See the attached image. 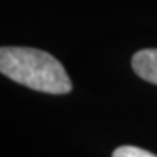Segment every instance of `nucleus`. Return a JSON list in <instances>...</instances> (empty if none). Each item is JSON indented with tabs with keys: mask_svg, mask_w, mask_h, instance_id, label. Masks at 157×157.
<instances>
[{
	"mask_svg": "<svg viewBox=\"0 0 157 157\" xmlns=\"http://www.w3.org/2000/svg\"><path fill=\"white\" fill-rule=\"evenodd\" d=\"M0 71L11 80L50 95H64L72 82L64 66L50 53L27 47H2Z\"/></svg>",
	"mask_w": 157,
	"mask_h": 157,
	"instance_id": "1",
	"label": "nucleus"
},
{
	"mask_svg": "<svg viewBox=\"0 0 157 157\" xmlns=\"http://www.w3.org/2000/svg\"><path fill=\"white\" fill-rule=\"evenodd\" d=\"M132 67L143 80L157 85V48L136 52L132 58Z\"/></svg>",
	"mask_w": 157,
	"mask_h": 157,
	"instance_id": "2",
	"label": "nucleus"
},
{
	"mask_svg": "<svg viewBox=\"0 0 157 157\" xmlns=\"http://www.w3.org/2000/svg\"><path fill=\"white\" fill-rule=\"evenodd\" d=\"M112 157H157V155L136 146H120L112 152Z\"/></svg>",
	"mask_w": 157,
	"mask_h": 157,
	"instance_id": "3",
	"label": "nucleus"
}]
</instances>
